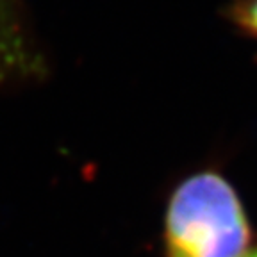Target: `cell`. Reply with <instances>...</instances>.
<instances>
[{
  "label": "cell",
  "instance_id": "1",
  "mask_svg": "<svg viewBox=\"0 0 257 257\" xmlns=\"http://www.w3.org/2000/svg\"><path fill=\"white\" fill-rule=\"evenodd\" d=\"M250 225L236 189L216 170H198L173 188L165 211L168 257H243Z\"/></svg>",
  "mask_w": 257,
  "mask_h": 257
},
{
  "label": "cell",
  "instance_id": "2",
  "mask_svg": "<svg viewBox=\"0 0 257 257\" xmlns=\"http://www.w3.org/2000/svg\"><path fill=\"white\" fill-rule=\"evenodd\" d=\"M47 63L20 0H0V91L41 80Z\"/></svg>",
  "mask_w": 257,
  "mask_h": 257
},
{
  "label": "cell",
  "instance_id": "3",
  "mask_svg": "<svg viewBox=\"0 0 257 257\" xmlns=\"http://www.w3.org/2000/svg\"><path fill=\"white\" fill-rule=\"evenodd\" d=\"M227 18L245 36L257 40V0H230Z\"/></svg>",
  "mask_w": 257,
  "mask_h": 257
}]
</instances>
